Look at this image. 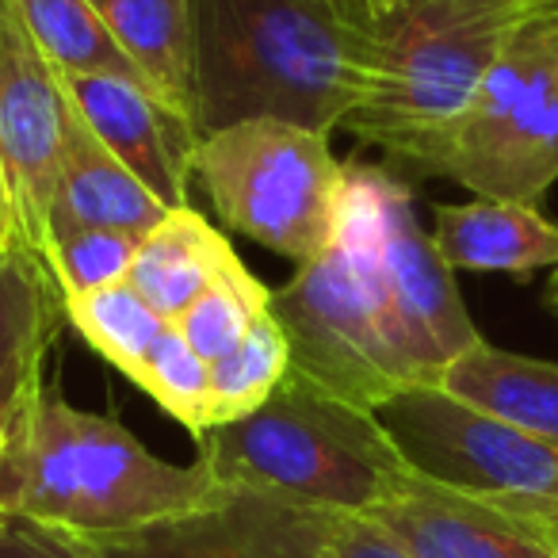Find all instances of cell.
<instances>
[{"label":"cell","instance_id":"6da1fadb","mask_svg":"<svg viewBox=\"0 0 558 558\" xmlns=\"http://www.w3.org/2000/svg\"><path fill=\"white\" fill-rule=\"evenodd\" d=\"M375 70V24L341 0H192L195 142L253 119L333 134Z\"/></svg>","mask_w":558,"mask_h":558},{"label":"cell","instance_id":"7a4b0ae2","mask_svg":"<svg viewBox=\"0 0 558 558\" xmlns=\"http://www.w3.org/2000/svg\"><path fill=\"white\" fill-rule=\"evenodd\" d=\"M199 463L218 486L341 517H367L413 478L372 410L295 372L253 413L203 433Z\"/></svg>","mask_w":558,"mask_h":558},{"label":"cell","instance_id":"3957f363","mask_svg":"<svg viewBox=\"0 0 558 558\" xmlns=\"http://www.w3.org/2000/svg\"><path fill=\"white\" fill-rule=\"evenodd\" d=\"M550 9L558 0H402L375 24L372 85L344 131L421 169L505 47Z\"/></svg>","mask_w":558,"mask_h":558},{"label":"cell","instance_id":"277c9868","mask_svg":"<svg viewBox=\"0 0 558 558\" xmlns=\"http://www.w3.org/2000/svg\"><path fill=\"white\" fill-rule=\"evenodd\" d=\"M207 466L154 456L126 425L43 387L24 428L20 512L77 539H111L199 509L218 494Z\"/></svg>","mask_w":558,"mask_h":558},{"label":"cell","instance_id":"5b68a950","mask_svg":"<svg viewBox=\"0 0 558 558\" xmlns=\"http://www.w3.org/2000/svg\"><path fill=\"white\" fill-rule=\"evenodd\" d=\"M268 311L288 337L291 372L360 410L375 413L402 390L425 387L390 337L383 311L364 161H349V187L329 253L271 291Z\"/></svg>","mask_w":558,"mask_h":558},{"label":"cell","instance_id":"8992f818","mask_svg":"<svg viewBox=\"0 0 558 558\" xmlns=\"http://www.w3.org/2000/svg\"><path fill=\"white\" fill-rule=\"evenodd\" d=\"M192 180L233 233L303 268L333 245L349 161L329 134L253 119L195 142Z\"/></svg>","mask_w":558,"mask_h":558},{"label":"cell","instance_id":"52a82bcc","mask_svg":"<svg viewBox=\"0 0 558 558\" xmlns=\"http://www.w3.org/2000/svg\"><path fill=\"white\" fill-rule=\"evenodd\" d=\"M417 172L539 207L558 184V9L535 16Z\"/></svg>","mask_w":558,"mask_h":558},{"label":"cell","instance_id":"ba28073f","mask_svg":"<svg viewBox=\"0 0 558 558\" xmlns=\"http://www.w3.org/2000/svg\"><path fill=\"white\" fill-rule=\"evenodd\" d=\"M405 466L456 494L524 517H558V448L448 398L410 387L375 410Z\"/></svg>","mask_w":558,"mask_h":558},{"label":"cell","instance_id":"9c48e42d","mask_svg":"<svg viewBox=\"0 0 558 558\" xmlns=\"http://www.w3.org/2000/svg\"><path fill=\"white\" fill-rule=\"evenodd\" d=\"M372 192V253L379 276L383 311L402 356L425 387L440 383V372L478 341L456 276L440 260L433 233L421 230L413 187L390 165H364Z\"/></svg>","mask_w":558,"mask_h":558},{"label":"cell","instance_id":"30bf717a","mask_svg":"<svg viewBox=\"0 0 558 558\" xmlns=\"http://www.w3.org/2000/svg\"><path fill=\"white\" fill-rule=\"evenodd\" d=\"M65 96L16 0H0V165L9 180L16 241L47 264L50 203L62 149Z\"/></svg>","mask_w":558,"mask_h":558},{"label":"cell","instance_id":"8fae6325","mask_svg":"<svg viewBox=\"0 0 558 558\" xmlns=\"http://www.w3.org/2000/svg\"><path fill=\"white\" fill-rule=\"evenodd\" d=\"M337 517L222 486L199 509L111 539H81V547L88 558H322Z\"/></svg>","mask_w":558,"mask_h":558},{"label":"cell","instance_id":"7c38bea8","mask_svg":"<svg viewBox=\"0 0 558 558\" xmlns=\"http://www.w3.org/2000/svg\"><path fill=\"white\" fill-rule=\"evenodd\" d=\"M70 108L88 131L165 203L187 207L195 131L169 111L146 85L100 73H58Z\"/></svg>","mask_w":558,"mask_h":558},{"label":"cell","instance_id":"4fadbf2b","mask_svg":"<svg viewBox=\"0 0 558 558\" xmlns=\"http://www.w3.org/2000/svg\"><path fill=\"white\" fill-rule=\"evenodd\" d=\"M367 517L413 558H558L535 517L456 494L417 474Z\"/></svg>","mask_w":558,"mask_h":558},{"label":"cell","instance_id":"5bb4252c","mask_svg":"<svg viewBox=\"0 0 558 558\" xmlns=\"http://www.w3.org/2000/svg\"><path fill=\"white\" fill-rule=\"evenodd\" d=\"M65 295L24 248L0 256V425L27 428L43 395V364L58 337Z\"/></svg>","mask_w":558,"mask_h":558},{"label":"cell","instance_id":"9a60e30c","mask_svg":"<svg viewBox=\"0 0 558 558\" xmlns=\"http://www.w3.org/2000/svg\"><path fill=\"white\" fill-rule=\"evenodd\" d=\"M65 96V93H62ZM172 207H165L65 100L62 149L54 172V203H50V230L54 226H100L146 238Z\"/></svg>","mask_w":558,"mask_h":558},{"label":"cell","instance_id":"2e32d148","mask_svg":"<svg viewBox=\"0 0 558 558\" xmlns=\"http://www.w3.org/2000/svg\"><path fill=\"white\" fill-rule=\"evenodd\" d=\"M433 245L451 271L532 279L558 268V222L539 207L505 199H466L436 207Z\"/></svg>","mask_w":558,"mask_h":558},{"label":"cell","instance_id":"e0dca14e","mask_svg":"<svg viewBox=\"0 0 558 558\" xmlns=\"http://www.w3.org/2000/svg\"><path fill=\"white\" fill-rule=\"evenodd\" d=\"M436 387L456 402L558 448V364L550 360L505 352L478 337L444 367Z\"/></svg>","mask_w":558,"mask_h":558},{"label":"cell","instance_id":"ac0fdd59","mask_svg":"<svg viewBox=\"0 0 558 558\" xmlns=\"http://www.w3.org/2000/svg\"><path fill=\"white\" fill-rule=\"evenodd\" d=\"M233 256L238 253L226 241V233H218L187 203V207H172L138 241V253H134V264L126 271V283L165 322H172Z\"/></svg>","mask_w":558,"mask_h":558},{"label":"cell","instance_id":"d6986e66","mask_svg":"<svg viewBox=\"0 0 558 558\" xmlns=\"http://www.w3.org/2000/svg\"><path fill=\"white\" fill-rule=\"evenodd\" d=\"M149 93L192 126V0H88Z\"/></svg>","mask_w":558,"mask_h":558},{"label":"cell","instance_id":"ffe728a7","mask_svg":"<svg viewBox=\"0 0 558 558\" xmlns=\"http://www.w3.org/2000/svg\"><path fill=\"white\" fill-rule=\"evenodd\" d=\"M35 43L58 73H100L146 85L88 0H16ZM149 88V85H146Z\"/></svg>","mask_w":558,"mask_h":558},{"label":"cell","instance_id":"44dd1931","mask_svg":"<svg viewBox=\"0 0 558 558\" xmlns=\"http://www.w3.org/2000/svg\"><path fill=\"white\" fill-rule=\"evenodd\" d=\"M65 318L85 337L88 349H96L116 372L126 379H138L142 364L161 341L169 322L131 288V283H111V288L88 291V295L65 299Z\"/></svg>","mask_w":558,"mask_h":558},{"label":"cell","instance_id":"7402d4cb","mask_svg":"<svg viewBox=\"0 0 558 558\" xmlns=\"http://www.w3.org/2000/svg\"><path fill=\"white\" fill-rule=\"evenodd\" d=\"M268 299L271 291L241 264V256H233L169 326L184 337L195 356L218 364L245 341L253 322L268 311Z\"/></svg>","mask_w":558,"mask_h":558},{"label":"cell","instance_id":"603a6c76","mask_svg":"<svg viewBox=\"0 0 558 558\" xmlns=\"http://www.w3.org/2000/svg\"><path fill=\"white\" fill-rule=\"evenodd\" d=\"M288 375H291L288 337H283L279 322L271 318V311H264L253 322V329L245 333V341L230 356L210 364V428L253 413L256 405H264L276 395V387Z\"/></svg>","mask_w":558,"mask_h":558},{"label":"cell","instance_id":"cb8c5ba5","mask_svg":"<svg viewBox=\"0 0 558 558\" xmlns=\"http://www.w3.org/2000/svg\"><path fill=\"white\" fill-rule=\"evenodd\" d=\"M134 233L100 230V226H54L47 241V268L62 295H88V291L123 283L138 253Z\"/></svg>","mask_w":558,"mask_h":558},{"label":"cell","instance_id":"d4e9b609","mask_svg":"<svg viewBox=\"0 0 558 558\" xmlns=\"http://www.w3.org/2000/svg\"><path fill=\"white\" fill-rule=\"evenodd\" d=\"M134 387L146 390L195 440L210 428V364L195 356L172 326L165 329L161 341L146 356Z\"/></svg>","mask_w":558,"mask_h":558},{"label":"cell","instance_id":"484cf974","mask_svg":"<svg viewBox=\"0 0 558 558\" xmlns=\"http://www.w3.org/2000/svg\"><path fill=\"white\" fill-rule=\"evenodd\" d=\"M0 558H88L81 539L20 509H0Z\"/></svg>","mask_w":558,"mask_h":558},{"label":"cell","instance_id":"4316f807","mask_svg":"<svg viewBox=\"0 0 558 558\" xmlns=\"http://www.w3.org/2000/svg\"><path fill=\"white\" fill-rule=\"evenodd\" d=\"M322 558H413L395 535L372 517H337Z\"/></svg>","mask_w":558,"mask_h":558},{"label":"cell","instance_id":"83f0119b","mask_svg":"<svg viewBox=\"0 0 558 558\" xmlns=\"http://www.w3.org/2000/svg\"><path fill=\"white\" fill-rule=\"evenodd\" d=\"M24 497V428L0 425V509H20Z\"/></svg>","mask_w":558,"mask_h":558},{"label":"cell","instance_id":"f1b7e54d","mask_svg":"<svg viewBox=\"0 0 558 558\" xmlns=\"http://www.w3.org/2000/svg\"><path fill=\"white\" fill-rule=\"evenodd\" d=\"M0 248H20L16 215H12V195H9V180H4V165H0Z\"/></svg>","mask_w":558,"mask_h":558},{"label":"cell","instance_id":"f546056e","mask_svg":"<svg viewBox=\"0 0 558 558\" xmlns=\"http://www.w3.org/2000/svg\"><path fill=\"white\" fill-rule=\"evenodd\" d=\"M349 4H352V9H356L364 20H372V24H383V20H387L390 12H395L398 4H402V0H349Z\"/></svg>","mask_w":558,"mask_h":558},{"label":"cell","instance_id":"4dcf8cb0","mask_svg":"<svg viewBox=\"0 0 558 558\" xmlns=\"http://www.w3.org/2000/svg\"><path fill=\"white\" fill-rule=\"evenodd\" d=\"M547 306L558 314V268L550 271V283H547Z\"/></svg>","mask_w":558,"mask_h":558},{"label":"cell","instance_id":"1f68e13d","mask_svg":"<svg viewBox=\"0 0 558 558\" xmlns=\"http://www.w3.org/2000/svg\"><path fill=\"white\" fill-rule=\"evenodd\" d=\"M535 520H539V517H535ZM539 524H543V532L550 535V543H555V550H558V517H543Z\"/></svg>","mask_w":558,"mask_h":558},{"label":"cell","instance_id":"d6a6232c","mask_svg":"<svg viewBox=\"0 0 558 558\" xmlns=\"http://www.w3.org/2000/svg\"><path fill=\"white\" fill-rule=\"evenodd\" d=\"M4 253H12V248H0V256H4Z\"/></svg>","mask_w":558,"mask_h":558},{"label":"cell","instance_id":"836d02e7","mask_svg":"<svg viewBox=\"0 0 558 558\" xmlns=\"http://www.w3.org/2000/svg\"><path fill=\"white\" fill-rule=\"evenodd\" d=\"M341 4H349V0H341Z\"/></svg>","mask_w":558,"mask_h":558}]
</instances>
